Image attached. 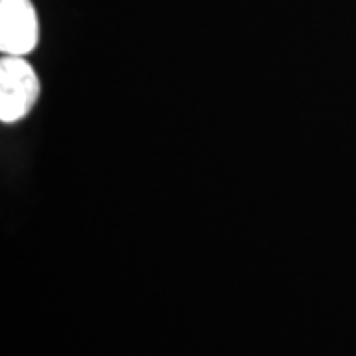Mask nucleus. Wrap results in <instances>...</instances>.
Returning <instances> with one entry per match:
<instances>
[{"mask_svg":"<svg viewBox=\"0 0 356 356\" xmlns=\"http://www.w3.org/2000/svg\"><path fill=\"white\" fill-rule=\"evenodd\" d=\"M40 97V79L26 56L0 60V121L18 123L32 111Z\"/></svg>","mask_w":356,"mask_h":356,"instance_id":"f257e3e1","label":"nucleus"},{"mask_svg":"<svg viewBox=\"0 0 356 356\" xmlns=\"http://www.w3.org/2000/svg\"><path fill=\"white\" fill-rule=\"evenodd\" d=\"M40 24L30 0H0V51L28 56L38 46Z\"/></svg>","mask_w":356,"mask_h":356,"instance_id":"f03ea898","label":"nucleus"}]
</instances>
